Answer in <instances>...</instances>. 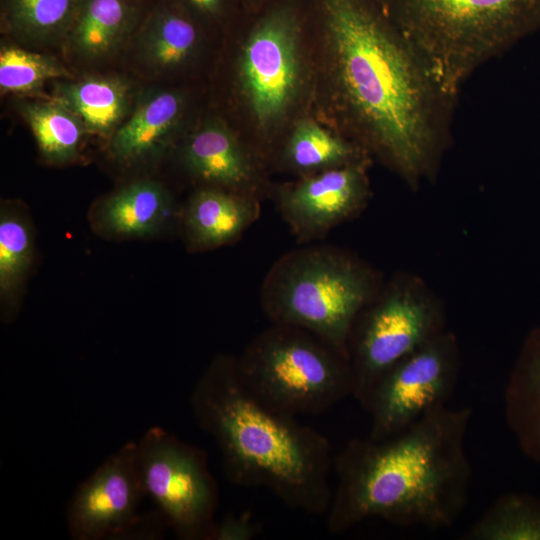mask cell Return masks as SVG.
<instances>
[{"label": "cell", "mask_w": 540, "mask_h": 540, "mask_svg": "<svg viewBox=\"0 0 540 540\" xmlns=\"http://www.w3.org/2000/svg\"><path fill=\"white\" fill-rule=\"evenodd\" d=\"M315 119L413 191L437 180L457 99L375 0H308Z\"/></svg>", "instance_id": "obj_1"}, {"label": "cell", "mask_w": 540, "mask_h": 540, "mask_svg": "<svg viewBox=\"0 0 540 540\" xmlns=\"http://www.w3.org/2000/svg\"><path fill=\"white\" fill-rule=\"evenodd\" d=\"M472 408L438 407L397 435L348 441L326 512L332 534L370 518L399 527L450 528L467 505L472 469L465 441Z\"/></svg>", "instance_id": "obj_2"}, {"label": "cell", "mask_w": 540, "mask_h": 540, "mask_svg": "<svg viewBox=\"0 0 540 540\" xmlns=\"http://www.w3.org/2000/svg\"><path fill=\"white\" fill-rule=\"evenodd\" d=\"M190 402L198 426L217 446L228 481L267 489L291 509L326 514L333 493L328 439L255 396L241 379L236 358L216 357Z\"/></svg>", "instance_id": "obj_3"}, {"label": "cell", "mask_w": 540, "mask_h": 540, "mask_svg": "<svg viewBox=\"0 0 540 540\" xmlns=\"http://www.w3.org/2000/svg\"><path fill=\"white\" fill-rule=\"evenodd\" d=\"M221 115L263 161L310 115L313 71L308 0H271L242 11L220 36Z\"/></svg>", "instance_id": "obj_4"}, {"label": "cell", "mask_w": 540, "mask_h": 540, "mask_svg": "<svg viewBox=\"0 0 540 540\" xmlns=\"http://www.w3.org/2000/svg\"><path fill=\"white\" fill-rule=\"evenodd\" d=\"M457 99L482 65L540 29V0H375Z\"/></svg>", "instance_id": "obj_5"}, {"label": "cell", "mask_w": 540, "mask_h": 540, "mask_svg": "<svg viewBox=\"0 0 540 540\" xmlns=\"http://www.w3.org/2000/svg\"><path fill=\"white\" fill-rule=\"evenodd\" d=\"M383 284L367 263L338 250H308L281 263L265 308L275 324L319 337L348 358L353 325Z\"/></svg>", "instance_id": "obj_6"}, {"label": "cell", "mask_w": 540, "mask_h": 540, "mask_svg": "<svg viewBox=\"0 0 540 540\" xmlns=\"http://www.w3.org/2000/svg\"><path fill=\"white\" fill-rule=\"evenodd\" d=\"M236 365L255 396L295 417L321 414L352 396L348 358L298 327L275 324L263 331Z\"/></svg>", "instance_id": "obj_7"}, {"label": "cell", "mask_w": 540, "mask_h": 540, "mask_svg": "<svg viewBox=\"0 0 540 540\" xmlns=\"http://www.w3.org/2000/svg\"><path fill=\"white\" fill-rule=\"evenodd\" d=\"M441 297L414 272L396 273L357 317L348 342L352 397L365 407L381 378L447 329Z\"/></svg>", "instance_id": "obj_8"}, {"label": "cell", "mask_w": 540, "mask_h": 540, "mask_svg": "<svg viewBox=\"0 0 540 540\" xmlns=\"http://www.w3.org/2000/svg\"><path fill=\"white\" fill-rule=\"evenodd\" d=\"M147 496L183 540H213L219 490L205 451L164 428H149L137 441Z\"/></svg>", "instance_id": "obj_9"}, {"label": "cell", "mask_w": 540, "mask_h": 540, "mask_svg": "<svg viewBox=\"0 0 540 540\" xmlns=\"http://www.w3.org/2000/svg\"><path fill=\"white\" fill-rule=\"evenodd\" d=\"M460 366L459 341L449 329L395 364L363 408L370 416L368 436L377 440L392 437L426 413L447 405Z\"/></svg>", "instance_id": "obj_10"}, {"label": "cell", "mask_w": 540, "mask_h": 540, "mask_svg": "<svg viewBox=\"0 0 540 540\" xmlns=\"http://www.w3.org/2000/svg\"><path fill=\"white\" fill-rule=\"evenodd\" d=\"M145 496L137 442L129 441L81 482L70 498L66 520L71 538L151 536L145 531L151 525L138 513Z\"/></svg>", "instance_id": "obj_11"}, {"label": "cell", "mask_w": 540, "mask_h": 540, "mask_svg": "<svg viewBox=\"0 0 540 540\" xmlns=\"http://www.w3.org/2000/svg\"><path fill=\"white\" fill-rule=\"evenodd\" d=\"M371 164L334 168L282 185L278 205L292 230L301 238L318 236L361 212L371 197Z\"/></svg>", "instance_id": "obj_12"}, {"label": "cell", "mask_w": 540, "mask_h": 540, "mask_svg": "<svg viewBox=\"0 0 540 540\" xmlns=\"http://www.w3.org/2000/svg\"><path fill=\"white\" fill-rule=\"evenodd\" d=\"M211 37L177 0H151L129 46L137 70L166 79L198 68Z\"/></svg>", "instance_id": "obj_13"}, {"label": "cell", "mask_w": 540, "mask_h": 540, "mask_svg": "<svg viewBox=\"0 0 540 540\" xmlns=\"http://www.w3.org/2000/svg\"><path fill=\"white\" fill-rule=\"evenodd\" d=\"M187 172L205 186L255 195L265 164L217 112L199 114L181 139Z\"/></svg>", "instance_id": "obj_14"}, {"label": "cell", "mask_w": 540, "mask_h": 540, "mask_svg": "<svg viewBox=\"0 0 540 540\" xmlns=\"http://www.w3.org/2000/svg\"><path fill=\"white\" fill-rule=\"evenodd\" d=\"M188 90L150 86L137 91L131 112L109 138V150L123 164L158 158L181 141L196 118Z\"/></svg>", "instance_id": "obj_15"}, {"label": "cell", "mask_w": 540, "mask_h": 540, "mask_svg": "<svg viewBox=\"0 0 540 540\" xmlns=\"http://www.w3.org/2000/svg\"><path fill=\"white\" fill-rule=\"evenodd\" d=\"M151 0H80L62 48L75 63L98 65L126 49Z\"/></svg>", "instance_id": "obj_16"}, {"label": "cell", "mask_w": 540, "mask_h": 540, "mask_svg": "<svg viewBox=\"0 0 540 540\" xmlns=\"http://www.w3.org/2000/svg\"><path fill=\"white\" fill-rule=\"evenodd\" d=\"M137 89L119 75H87L55 81L53 97L83 123L87 134L110 138L132 110Z\"/></svg>", "instance_id": "obj_17"}, {"label": "cell", "mask_w": 540, "mask_h": 540, "mask_svg": "<svg viewBox=\"0 0 540 540\" xmlns=\"http://www.w3.org/2000/svg\"><path fill=\"white\" fill-rule=\"evenodd\" d=\"M506 424L521 452L540 464V325L526 335L503 395Z\"/></svg>", "instance_id": "obj_18"}, {"label": "cell", "mask_w": 540, "mask_h": 540, "mask_svg": "<svg viewBox=\"0 0 540 540\" xmlns=\"http://www.w3.org/2000/svg\"><path fill=\"white\" fill-rule=\"evenodd\" d=\"M255 195L204 186L190 197L184 225L191 246L212 249L237 239L257 218Z\"/></svg>", "instance_id": "obj_19"}, {"label": "cell", "mask_w": 540, "mask_h": 540, "mask_svg": "<svg viewBox=\"0 0 540 540\" xmlns=\"http://www.w3.org/2000/svg\"><path fill=\"white\" fill-rule=\"evenodd\" d=\"M275 161L300 177L347 165L373 162L361 147L312 115L295 122Z\"/></svg>", "instance_id": "obj_20"}, {"label": "cell", "mask_w": 540, "mask_h": 540, "mask_svg": "<svg viewBox=\"0 0 540 540\" xmlns=\"http://www.w3.org/2000/svg\"><path fill=\"white\" fill-rule=\"evenodd\" d=\"M171 210V198L162 184L138 180L122 186L102 202L98 224L115 237H150L162 229Z\"/></svg>", "instance_id": "obj_21"}, {"label": "cell", "mask_w": 540, "mask_h": 540, "mask_svg": "<svg viewBox=\"0 0 540 540\" xmlns=\"http://www.w3.org/2000/svg\"><path fill=\"white\" fill-rule=\"evenodd\" d=\"M80 0H1V29L32 47L62 46Z\"/></svg>", "instance_id": "obj_22"}, {"label": "cell", "mask_w": 540, "mask_h": 540, "mask_svg": "<svg viewBox=\"0 0 540 540\" xmlns=\"http://www.w3.org/2000/svg\"><path fill=\"white\" fill-rule=\"evenodd\" d=\"M45 161L65 164L75 160L86 129L81 120L55 97L18 104Z\"/></svg>", "instance_id": "obj_23"}, {"label": "cell", "mask_w": 540, "mask_h": 540, "mask_svg": "<svg viewBox=\"0 0 540 540\" xmlns=\"http://www.w3.org/2000/svg\"><path fill=\"white\" fill-rule=\"evenodd\" d=\"M461 538L540 540V498L523 492L500 495Z\"/></svg>", "instance_id": "obj_24"}, {"label": "cell", "mask_w": 540, "mask_h": 540, "mask_svg": "<svg viewBox=\"0 0 540 540\" xmlns=\"http://www.w3.org/2000/svg\"><path fill=\"white\" fill-rule=\"evenodd\" d=\"M73 78L58 58L4 41L0 48L2 93L36 96L49 81Z\"/></svg>", "instance_id": "obj_25"}, {"label": "cell", "mask_w": 540, "mask_h": 540, "mask_svg": "<svg viewBox=\"0 0 540 540\" xmlns=\"http://www.w3.org/2000/svg\"><path fill=\"white\" fill-rule=\"evenodd\" d=\"M33 236L27 217L2 207L0 214V293L12 297L25 280L33 260Z\"/></svg>", "instance_id": "obj_26"}, {"label": "cell", "mask_w": 540, "mask_h": 540, "mask_svg": "<svg viewBox=\"0 0 540 540\" xmlns=\"http://www.w3.org/2000/svg\"><path fill=\"white\" fill-rule=\"evenodd\" d=\"M213 37H220L242 11L240 0H177Z\"/></svg>", "instance_id": "obj_27"}, {"label": "cell", "mask_w": 540, "mask_h": 540, "mask_svg": "<svg viewBox=\"0 0 540 540\" xmlns=\"http://www.w3.org/2000/svg\"><path fill=\"white\" fill-rule=\"evenodd\" d=\"M259 531V524L250 514H228L219 523L216 522L213 540H250Z\"/></svg>", "instance_id": "obj_28"}, {"label": "cell", "mask_w": 540, "mask_h": 540, "mask_svg": "<svg viewBox=\"0 0 540 540\" xmlns=\"http://www.w3.org/2000/svg\"><path fill=\"white\" fill-rule=\"evenodd\" d=\"M271 0H240L242 8L246 11L258 9Z\"/></svg>", "instance_id": "obj_29"}]
</instances>
